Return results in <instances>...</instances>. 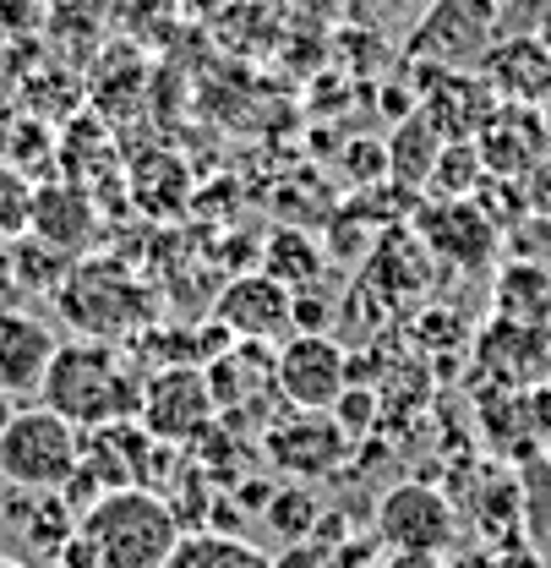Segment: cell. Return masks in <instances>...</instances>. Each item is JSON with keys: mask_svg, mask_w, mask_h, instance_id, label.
I'll use <instances>...</instances> for the list:
<instances>
[{"mask_svg": "<svg viewBox=\"0 0 551 568\" xmlns=\"http://www.w3.org/2000/svg\"><path fill=\"white\" fill-rule=\"evenodd\" d=\"M137 422H142V432L159 437L164 448H192L207 426L218 422L207 366H197V361H175V366L147 372V377H142Z\"/></svg>", "mask_w": 551, "mask_h": 568, "instance_id": "5b68a950", "label": "cell"}, {"mask_svg": "<svg viewBox=\"0 0 551 568\" xmlns=\"http://www.w3.org/2000/svg\"><path fill=\"white\" fill-rule=\"evenodd\" d=\"M355 454V437L334 410H289L263 432V459L284 481H328Z\"/></svg>", "mask_w": 551, "mask_h": 568, "instance_id": "8992f818", "label": "cell"}, {"mask_svg": "<svg viewBox=\"0 0 551 568\" xmlns=\"http://www.w3.org/2000/svg\"><path fill=\"white\" fill-rule=\"evenodd\" d=\"M0 568H28V564H22V558H6V552H0Z\"/></svg>", "mask_w": 551, "mask_h": 568, "instance_id": "d4e9b609", "label": "cell"}, {"mask_svg": "<svg viewBox=\"0 0 551 568\" xmlns=\"http://www.w3.org/2000/svg\"><path fill=\"white\" fill-rule=\"evenodd\" d=\"M170 568H278L268 552H257L252 541L229 536V530H203V536H181Z\"/></svg>", "mask_w": 551, "mask_h": 568, "instance_id": "d6986e66", "label": "cell"}, {"mask_svg": "<svg viewBox=\"0 0 551 568\" xmlns=\"http://www.w3.org/2000/svg\"><path fill=\"white\" fill-rule=\"evenodd\" d=\"M207 383H213V405L218 422H278L284 394H278V345H252L235 339L218 361H207Z\"/></svg>", "mask_w": 551, "mask_h": 568, "instance_id": "ba28073f", "label": "cell"}, {"mask_svg": "<svg viewBox=\"0 0 551 568\" xmlns=\"http://www.w3.org/2000/svg\"><path fill=\"white\" fill-rule=\"evenodd\" d=\"M213 317L235 334V339H252V345H284L295 334V290L278 284L274 274H235V280L218 290L213 301Z\"/></svg>", "mask_w": 551, "mask_h": 568, "instance_id": "30bf717a", "label": "cell"}, {"mask_svg": "<svg viewBox=\"0 0 551 568\" xmlns=\"http://www.w3.org/2000/svg\"><path fill=\"white\" fill-rule=\"evenodd\" d=\"M497 28V6L491 0H437L426 11V22L415 28V55H426L431 67H459L465 55H486L481 44Z\"/></svg>", "mask_w": 551, "mask_h": 568, "instance_id": "4fadbf2b", "label": "cell"}, {"mask_svg": "<svg viewBox=\"0 0 551 568\" xmlns=\"http://www.w3.org/2000/svg\"><path fill=\"white\" fill-rule=\"evenodd\" d=\"M28 235H39L44 246H55L67 257H82L99 235V213L76 186H39L28 203Z\"/></svg>", "mask_w": 551, "mask_h": 568, "instance_id": "2e32d148", "label": "cell"}, {"mask_svg": "<svg viewBox=\"0 0 551 568\" xmlns=\"http://www.w3.org/2000/svg\"><path fill=\"white\" fill-rule=\"evenodd\" d=\"M426 82L431 88H420V115L448 142H476L486 132V121L502 110V99L491 93V82H486L481 71L431 67Z\"/></svg>", "mask_w": 551, "mask_h": 568, "instance_id": "8fae6325", "label": "cell"}, {"mask_svg": "<svg viewBox=\"0 0 551 568\" xmlns=\"http://www.w3.org/2000/svg\"><path fill=\"white\" fill-rule=\"evenodd\" d=\"M33 6H44V11H50V6H61V0H33Z\"/></svg>", "mask_w": 551, "mask_h": 568, "instance_id": "484cf974", "label": "cell"}, {"mask_svg": "<svg viewBox=\"0 0 551 568\" xmlns=\"http://www.w3.org/2000/svg\"><path fill=\"white\" fill-rule=\"evenodd\" d=\"M39 405H50L71 426L93 432L110 422H137L142 410V372L126 345L104 339H61V351L44 372Z\"/></svg>", "mask_w": 551, "mask_h": 568, "instance_id": "6da1fadb", "label": "cell"}, {"mask_svg": "<svg viewBox=\"0 0 551 568\" xmlns=\"http://www.w3.org/2000/svg\"><path fill=\"white\" fill-rule=\"evenodd\" d=\"M11 416H17V399H11V394H0V432L11 426Z\"/></svg>", "mask_w": 551, "mask_h": 568, "instance_id": "cb8c5ba5", "label": "cell"}, {"mask_svg": "<svg viewBox=\"0 0 551 568\" xmlns=\"http://www.w3.org/2000/svg\"><path fill=\"white\" fill-rule=\"evenodd\" d=\"M371 536L382 552H431L442 558L459 541V514L431 481H399L377 497Z\"/></svg>", "mask_w": 551, "mask_h": 568, "instance_id": "52a82bcc", "label": "cell"}, {"mask_svg": "<svg viewBox=\"0 0 551 568\" xmlns=\"http://www.w3.org/2000/svg\"><path fill=\"white\" fill-rule=\"evenodd\" d=\"M274 564L278 568H334V564H328V552H323L317 541H289Z\"/></svg>", "mask_w": 551, "mask_h": 568, "instance_id": "7402d4cb", "label": "cell"}, {"mask_svg": "<svg viewBox=\"0 0 551 568\" xmlns=\"http://www.w3.org/2000/svg\"><path fill=\"white\" fill-rule=\"evenodd\" d=\"M82 459V426L55 416L50 405H17L0 432V481L17 493H61Z\"/></svg>", "mask_w": 551, "mask_h": 568, "instance_id": "277c9868", "label": "cell"}, {"mask_svg": "<svg viewBox=\"0 0 551 568\" xmlns=\"http://www.w3.org/2000/svg\"><path fill=\"white\" fill-rule=\"evenodd\" d=\"M263 274H274L278 284H289V290L300 295V290H312V284L323 280V257L306 246V235H295V230L284 235V230H278L274 241H268V268H263Z\"/></svg>", "mask_w": 551, "mask_h": 568, "instance_id": "44dd1931", "label": "cell"}, {"mask_svg": "<svg viewBox=\"0 0 551 568\" xmlns=\"http://www.w3.org/2000/svg\"><path fill=\"white\" fill-rule=\"evenodd\" d=\"M442 148H448V138H442V132L420 115V104H415L410 115L394 126V138H388V175H394L399 186H431V170H437Z\"/></svg>", "mask_w": 551, "mask_h": 568, "instance_id": "ac0fdd59", "label": "cell"}, {"mask_svg": "<svg viewBox=\"0 0 551 568\" xmlns=\"http://www.w3.org/2000/svg\"><path fill=\"white\" fill-rule=\"evenodd\" d=\"M6 519L17 525V536L39 558H55L76 530V508L67 503V493H17V487H6Z\"/></svg>", "mask_w": 551, "mask_h": 568, "instance_id": "e0dca14e", "label": "cell"}, {"mask_svg": "<svg viewBox=\"0 0 551 568\" xmlns=\"http://www.w3.org/2000/svg\"><path fill=\"white\" fill-rule=\"evenodd\" d=\"M61 351L55 328L28 312V306H0V394L11 399H39L44 372Z\"/></svg>", "mask_w": 551, "mask_h": 568, "instance_id": "7c38bea8", "label": "cell"}, {"mask_svg": "<svg viewBox=\"0 0 551 568\" xmlns=\"http://www.w3.org/2000/svg\"><path fill=\"white\" fill-rule=\"evenodd\" d=\"M382 568H453V564H442V558H431V552H388Z\"/></svg>", "mask_w": 551, "mask_h": 568, "instance_id": "603a6c76", "label": "cell"}, {"mask_svg": "<svg viewBox=\"0 0 551 568\" xmlns=\"http://www.w3.org/2000/svg\"><path fill=\"white\" fill-rule=\"evenodd\" d=\"M76 536L93 547L99 568H170L186 525L175 519L170 497L153 487H121L82 508Z\"/></svg>", "mask_w": 551, "mask_h": 568, "instance_id": "3957f363", "label": "cell"}, {"mask_svg": "<svg viewBox=\"0 0 551 568\" xmlns=\"http://www.w3.org/2000/svg\"><path fill=\"white\" fill-rule=\"evenodd\" d=\"M317 519H323V503L312 493V481H274V497L263 508V525L274 536H284V547L289 541H312Z\"/></svg>", "mask_w": 551, "mask_h": 568, "instance_id": "ffe728a7", "label": "cell"}, {"mask_svg": "<svg viewBox=\"0 0 551 568\" xmlns=\"http://www.w3.org/2000/svg\"><path fill=\"white\" fill-rule=\"evenodd\" d=\"M345 388L349 361L334 334H289L278 345V394L289 410H334Z\"/></svg>", "mask_w": 551, "mask_h": 568, "instance_id": "9c48e42d", "label": "cell"}, {"mask_svg": "<svg viewBox=\"0 0 551 568\" xmlns=\"http://www.w3.org/2000/svg\"><path fill=\"white\" fill-rule=\"evenodd\" d=\"M481 77L491 82V93L502 104H547L551 99V44L541 39H502L486 44Z\"/></svg>", "mask_w": 551, "mask_h": 568, "instance_id": "5bb4252c", "label": "cell"}, {"mask_svg": "<svg viewBox=\"0 0 551 568\" xmlns=\"http://www.w3.org/2000/svg\"><path fill=\"white\" fill-rule=\"evenodd\" d=\"M50 301L71 339H104V345H132L159 317L147 280L121 257H71L67 280Z\"/></svg>", "mask_w": 551, "mask_h": 568, "instance_id": "7a4b0ae2", "label": "cell"}, {"mask_svg": "<svg viewBox=\"0 0 551 568\" xmlns=\"http://www.w3.org/2000/svg\"><path fill=\"white\" fill-rule=\"evenodd\" d=\"M476 153H481L486 175H530L547 159V126L530 104H502L476 138Z\"/></svg>", "mask_w": 551, "mask_h": 568, "instance_id": "9a60e30c", "label": "cell"}]
</instances>
